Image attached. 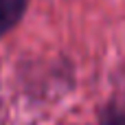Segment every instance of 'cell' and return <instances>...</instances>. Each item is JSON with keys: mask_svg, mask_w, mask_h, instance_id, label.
<instances>
[{"mask_svg": "<svg viewBox=\"0 0 125 125\" xmlns=\"http://www.w3.org/2000/svg\"><path fill=\"white\" fill-rule=\"evenodd\" d=\"M29 0H0V35L11 31L24 15Z\"/></svg>", "mask_w": 125, "mask_h": 125, "instance_id": "obj_1", "label": "cell"}, {"mask_svg": "<svg viewBox=\"0 0 125 125\" xmlns=\"http://www.w3.org/2000/svg\"><path fill=\"white\" fill-rule=\"evenodd\" d=\"M103 125H125V114L110 110V112H105V116H103Z\"/></svg>", "mask_w": 125, "mask_h": 125, "instance_id": "obj_2", "label": "cell"}]
</instances>
